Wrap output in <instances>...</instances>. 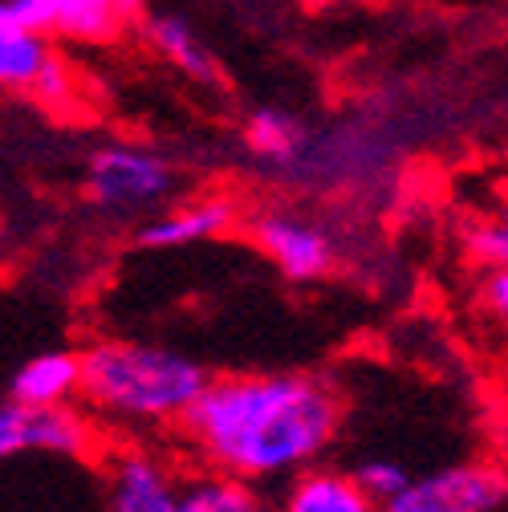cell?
Masks as SVG:
<instances>
[{
	"mask_svg": "<svg viewBox=\"0 0 508 512\" xmlns=\"http://www.w3.org/2000/svg\"><path fill=\"white\" fill-rule=\"evenodd\" d=\"M342 419L338 395L309 374H228L212 378L187 411L200 452L232 480H269L313 464Z\"/></svg>",
	"mask_w": 508,
	"mask_h": 512,
	"instance_id": "obj_1",
	"label": "cell"
},
{
	"mask_svg": "<svg viewBox=\"0 0 508 512\" xmlns=\"http://www.w3.org/2000/svg\"><path fill=\"white\" fill-rule=\"evenodd\" d=\"M212 378L196 358L151 342H98L82 350V395L118 419H187Z\"/></svg>",
	"mask_w": 508,
	"mask_h": 512,
	"instance_id": "obj_2",
	"label": "cell"
},
{
	"mask_svg": "<svg viewBox=\"0 0 508 512\" xmlns=\"http://www.w3.org/2000/svg\"><path fill=\"white\" fill-rule=\"evenodd\" d=\"M175 187L167 159L110 143L90 159V200L106 212H147L159 208Z\"/></svg>",
	"mask_w": 508,
	"mask_h": 512,
	"instance_id": "obj_3",
	"label": "cell"
},
{
	"mask_svg": "<svg viewBox=\"0 0 508 512\" xmlns=\"http://www.w3.org/2000/svg\"><path fill=\"white\" fill-rule=\"evenodd\" d=\"M508 500V472L496 464H452L419 476L383 512H496Z\"/></svg>",
	"mask_w": 508,
	"mask_h": 512,
	"instance_id": "obj_4",
	"label": "cell"
},
{
	"mask_svg": "<svg viewBox=\"0 0 508 512\" xmlns=\"http://www.w3.org/2000/svg\"><path fill=\"white\" fill-rule=\"evenodd\" d=\"M90 447V423L74 407H0V456L49 452V456H82Z\"/></svg>",
	"mask_w": 508,
	"mask_h": 512,
	"instance_id": "obj_5",
	"label": "cell"
},
{
	"mask_svg": "<svg viewBox=\"0 0 508 512\" xmlns=\"http://www.w3.org/2000/svg\"><path fill=\"white\" fill-rule=\"evenodd\" d=\"M257 248L289 277V281H317L334 269V240L326 228L305 224L285 212H265L248 224Z\"/></svg>",
	"mask_w": 508,
	"mask_h": 512,
	"instance_id": "obj_6",
	"label": "cell"
},
{
	"mask_svg": "<svg viewBox=\"0 0 508 512\" xmlns=\"http://www.w3.org/2000/svg\"><path fill=\"white\" fill-rule=\"evenodd\" d=\"M82 391V354L70 350H49L29 358L13 382H9V403L21 407H70V399Z\"/></svg>",
	"mask_w": 508,
	"mask_h": 512,
	"instance_id": "obj_7",
	"label": "cell"
},
{
	"mask_svg": "<svg viewBox=\"0 0 508 512\" xmlns=\"http://www.w3.org/2000/svg\"><path fill=\"white\" fill-rule=\"evenodd\" d=\"M110 512H183V492L147 456H122L110 480Z\"/></svg>",
	"mask_w": 508,
	"mask_h": 512,
	"instance_id": "obj_8",
	"label": "cell"
},
{
	"mask_svg": "<svg viewBox=\"0 0 508 512\" xmlns=\"http://www.w3.org/2000/svg\"><path fill=\"white\" fill-rule=\"evenodd\" d=\"M143 33L147 41L171 61L175 70H183L192 82H204V86H220V61L212 57V49L200 41V33L187 25L183 17H171V13H155L143 21Z\"/></svg>",
	"mask_w": 508,
	"mask_h": 512,
	"instance_id": "obj_9",
	"label": "cell"
},
{
	"mask_svg": "<svg viewBox=\"0 0 508 512\" xmlns=\"http://www.w3.org/2000/svg\"><path fill=\"white\" fill-rule=\"evenodd\" d=\"M232 220V204L228 200H204L192 208H179L167 216H155L139 228V244L143 248H179V244H196L208 240L216 232H224Z\"/></svg>",
	"mask_w": 508,
	"mask_h": 512,
	"instance_id": "obj_10",
	"label": "cell"
},
{
	"mask_svg": "<svg viewBox=\"0 0 508 512\" xmlns=\"http://www.w3.org/2000/svg\"><path fill=\"white\" fill-rule=\"evenodd\" d=\"M281 512H378V504L342 472H305L293 480Z\"/></svg>",
	"mask_w": 508,
	"mask_h": 512,
	"instance_id": "obj_11",
	"label": "cell"
},
{
	"mask_svg": "<svg viewBox=\"0 0 508 512\" xmlns=\"http://www.w3.org/2000/svg\"><path fill=\"white\" fill-rule=\"evenodd\" d=\"M244 147L261 163L285 167V163L301 159V151H305V126L277 106H261L244 118Z\"/></svg>",
	"mask_w": 508,
	"mask_h": 512,
	"instance_id": "obj_12",
	"label": "cell"
},
{
	"mask_svg": "<svg viewBox=\"0 0 508 512\" xmlns=\"http://www.w3.org/2000/svg\"><path fill=\"white\" fill-rule=\"evenodd\" d=\"M131 5L118 0H57V37H74V41H110Z\"/></svg>",
	"mask_w": 508,
	"mask_h": 512,
	"instance_id": "obj_13",
	"label": "cell"
},
{
	"mask_svg": "<svg viewBox=\"0 0 508 512\" xmlns=\"http://www.w3.org/2000/svg\"><path fill=\"white\" fill-rule=\"evenodd\" d=\"M49 37L33 33H0V82L13 90H29L37 74L49 66Z\"/></svg>",
	"mask_w": 508,
	"mask_h": 512,
	"instance_id": "obj_14",
	"label": "cell"
},
{
	"mask_svg": "<svg viewBox=\"0 0 508 512\" xmlns=\"http://www.w3.org/2000/svg\"><path fill=\"white\" fill-rule=\"evenodd\" d=\"M183 512H265V500L244 480H200L183 492Z\"/></svg>",
	"mask_w": 508,
	"mask_h": 512,
	"instance_id": "obj_15",
	"label": "cell"
},
{
	"mask_svg": "<svg viewBox=\"0 0 508 512\" xmlns=\"http://www.w3.org/2000/svg\"><path fill=\"white\" fill-rule=\"evenodd\" d=\"M468 252L476 256L480 265H488L492 273L508 269V183L500 187V208H496L480 228H472Z\"/></svg>",
	"mask_w": 508,
	"mask_h": 512,
	"instance_id": "obj_16",
	"label": "cell"
},
{
	"mask_svg": "<svg viewBox=\"0 0 508 512\" xmlns=\"http://www.w3.org/2000/svg\"><path fill=\"white\" fill-rule=\"evenodd\" d=\"M354 480H358V488L374 500V504H391V500H399L415 480H411V472L403 468V464H395V460H366V464H358L354 472H350Z\"/></svg>",
	"mask_w": 508,
	"mask_h": 512,
	"instance_id": "obj_17",
	"label": "cell"
},
{
	"mask_svg": "<svg viewBox=\"0 0 508 512\" xmlns=\"http://www.w3.org/2000/svg\"><path fill=\"white\" fill-rule=\"evenodd\" d=\"M53 29H57V0H5L0 5V33L53 37Z\"/></svg>",
	"mask_w": 508,
	"mask_h": 512,
	"instance_id": "obj_18",
	"label": "cell"
},
{
	"mask_svg": "<svg viewBox=\"0 0 508 512\" xmlns=\"http://www.w3.org/2000/svg\"><path fill=\"white\" fill-rule=\"evenodd\" d=\"M33 102H41V106H49V110H57V106H66L70 98H74V78H70V66L61 61L57 53L49 57V66L37 74V82L25 90Z\"/></svg>",
	"mask_w": 508,
	"mask_h": 512,
	"instance_id": "obj_19",
	"label": "cell"
},
{
	"mask_svg": "<svg viewBox=\"0 0 508 512\" xmlns=\"http://www.w3.org/2000/svg\"><path fill=\"white\" fill-rule=\"evenodd\" d=\"M484 305L500 317V322H508V269H500L484 281Z\"/></svg>",
	"mask_w": 508,
	"mask_h": 512,
	"instance_id": "obj_20",
	"label": "cell"
},
{
	"mask_svg": "<svg viewBox=\"0 0 508 512\" xmlns=\"http://www.w3.org/2000/svg\"><path fill=\"white\" fill-rule=\"evenodd\" d=\"M500 452H504V460H508V431L500 435Z\"/></svg>",
	"mask_w": 508,
	"mask_h": 512,
	"instance_id": "obj_21",
	"label": "cell"
},
{
	"mask_svg": "<svg viewBox=\"0 0 508 512\" xmlns=\"http://www.w3.org/2000/svg\"><path fill=\"white\" fill-rule=\"evenodd\" d=\"M504 326H508V322H504Z\"/></svg>",
	"mask_w": 508,
	"mask_h": 512,
	"instance_id": "obj_22",
	"label": "cell"
}]
</instances>
